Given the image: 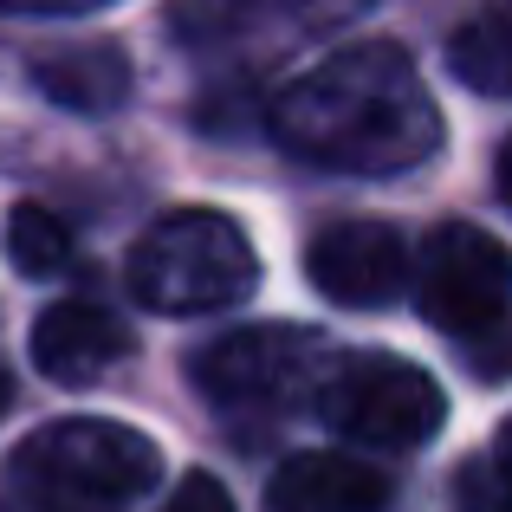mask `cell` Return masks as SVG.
<instances>
[{"instance_id": "obj_1", "label": "cell", "mask_w": 512, "mask_h": 512, "mask_svg": "<svg viewBox=\"0 0 512 512\" xmlns=\"http://www.w3.org/2000/svg\"><path fill=\"white\" fill-rule=\"evenodd\" d=\"M286 156L331 175H402L441 150V111L402 46L363 39L299 72L266 111Z\"/></svg>"}, {"instance_id": "obj_2", "label": "cell", "mask_w": 512, "mask_h": 512, "mask_svg": "<svg viewBox=\"0 0 512 512\" xmlns=\"http://www.w3.org/2000/svg\"><path fill=\"white\" fill-rule=\"evenodd\" d=\"M156 441L124 422H52L0 474V512H130L156 487Z\"/></svg>"}, {"instance_id": "obj_3", "label": "cell", "mask_w": 512, "mask_h": 512, "mask_svg": "<svg viewBox=\"0 0 512 512\" xmlns=\"http://www.w3.org/2000/svg\"><path fill=\"white\" fill-rule=\"evenodd\" d=\"M260 286V253L240 234V221L214 208L163 214L130 253V292L163 318L227 312Z\"/></svg>"}, {"instance_id": "obj_4", "label": "cell", "mask_w": 512, "mask_h": 512, "mask_svg": "<svg viewBox=\"0 0 512 512\" xmlns=\"http://www.w3.org/2000/svg\"><path fill=\"white\" fill-rule=\"evenodd\" d=\"M318 415L357 448L402 454V448L435 441L448 402H441V383L428 370H415V363L389 357V350H350L318 383Z\"/></svg>"}, {"instance_id": "obj_5", "label": "cell", "mask_w": 512, "mask_h": 512, "mask_svg": "<svg viewBox=\"0 0 512 512\" xmlns=\"http://www.w3.org/2000/svg\"><path fill=\"white\" fill-rule=\"evenodd\" d=\"M338 363L318 331L299 325H253L227 331L195 357V383L214 409H247V415H292L299 402H318V383Z\"/></svg>"}, {"instance_id": "obj_6", "label": "cell", "mask_w": 512, "mask_h": 512, "mask_svg": "<svg viewBox=\"0 0 512 512\" xmlns=\"http://www.w3.org/2000/svg\"><path fill=\"white\" fill-rule=\"evenodd\" d=\"M409 279L422 318L454 338H474L512 312V253L474 221H441L422 253H409Z\"/></svg>"}, {"instance_id": "obj_7", "label": "cell", "mask_w": 512, "mask_h": 512, "mask_svg": "<svg viewBox=\"0 0 512 512\" xmlns=\"http://www.w3.org/2000/svg\"><path fill=\"white\" fill-rule=\"evenodd\" d=\"M305 279L331 305H389L409 286V247L383 221H338L312 234L305 247Z\"/></svg>"}, {"instance_id": "obj_8", "label": "cell", "mask_w": 512, "mask_h": 512, "mask_svg": "<svg viewBox=\"0 0 512 512\" xmlns=\"http://www.w3.org/2000/svg\"><path fill=\"white\" fill-rule=\"evenodd\" d=\"M130 357V325L104 299H59L33 325V363L65 389H85Z\"/></svg>"}, {"instance_id": "obj_9", "label": "cell", "mask_w": 512, "mask_h": 512, "mask_svg": "<svg viewBox=\"0 0 512 512\" xmlns=\"http://www.w3.org/2000/svg\"><path fill=\"white\" fill-rule=\"evenodd\" d=\"M266 506L273 512H383L389 480L370 461H350V454H299L273 474Z\"/></svg>"}, {"instance_id": "obj_10", "label": "cell", "mask_w": 512, "mask_h": 512, "mask_svg": "<svg viewBox=\"0 0 512 512\" xmlns=\"http://www.w3.org/2000/svg\"><path fill=\"white\" fill-rule=\"evenodd\" d=\"M26 72L59 111H78V117H104L130 98V65L117 46H59V52H39Z\"/></svg>"}, {"instance_id": "obj_11", "label": "cell", "mask_w": 512, "mask_h": 512, "mask_svg": "<svg viewBox=\"0 0 512 512\" xmlns=\"http://www.w3.org/2000/svg\"><path fill=\"white\" fill-rule=\"evenodd\" d=\"M448 72L467 91H487V98H512V0H493L474 20L454 26L448 39Z\"/></svg>"}, {"instance_id": "obj_12", "label": "cell", "mask_w": 512, "mask_h": 512, "mask_svg": "<svg viewBox=\"0 0 512 512\" xmlns=\"http://www.w3.org/2000/svg\"><path fill=\"white\" fill-rule=\"evenodd\" d=\"M7 260L20 266L26 279L65 273V260H72V234H65V221H59L52 208H39V201H20V208L7 214Z\"/></svg>"}, {"instance_id": "obj_13", "label": "cell", "mask_w": 512, "mask_h": 512, "mask_svg": "<svg viewBox=\"0 0 512 512\" xmlns=\"http://www.w3.org/2000/svg\"><path fill=\"white\" fill-rule=\"evenodd\" d=\"M163 512H234V500H227V487H221L214 474H188L182 487L169 493Z\"/></svg>"}, {"instance_id": "obj_14", "label": "cell", "mask_w": 512, "mask_h": 512, "mask_svg": "<svg viewBox=\"0 0 512 512\" xmlns=\"http://www.w3.org/2000/svg\"><path fill=\"white\" fill-rule=\"evenodd\" d=\"M474 370L480 376H512V312L500 318V325L474 331Z\"/></svg>"}, {"instance_id": "obj_15", "label": "cell", "mask_w": 512, "mask_h": 512, "mask_svg": "<svg viewBox=\"0 0 512 512\" xmlns=\"http://www.w3.org/2000/svg\"><path fill=\"white\" fill-rule=\"evenodd\" d=\"M461 500H467V512H512V487L500 474H487V467H467Z\"/></svg>"}, {"instance_id": "obj_16", "label": "cell", "mask_w": 512, "mask_h": 512, "mask_svg": "<svg viewBox=\"0 0 512 512\" xmlns=\"http://www.w3.org/2000/svg\"><path fill=\"white\" fill-rule=\"evenodd\" d=\"M98 7H111V0H0V13H33V20H78Z\"/></svg>"}, {"instance_id": "obj_17", "label": "cell", "mask_w": 512, "mask_h": 512, "mask_svg": "<svg viewBox=\"0 0 512 512\" xmlns=\"http://www.w3.org/2000/svg\"><path fill=\"white\" fill-rule=\"evenodd\" d=\"M493 474H500L506 487H512V422L500 428V441H493Z\"/></svg>"}, {"instance_id": "obj_18", "label": "cell", "mask_w": 512, "mask_h": 512, "mask_svg": "<svg viewBox=\"0 0 512 512\" xmlns=\"http://www.w3.org/2000/svg\"><path fill=\"white\" fill-rule=\"evenodd\" d=\"M500 188H506V201H512V143L500 150Z\"/></svg>"}, {"instance_id": "obj_19", "label": "cell", "mask_w": 512, "mask_h": 512, "mask_svg": "<svg viewBox=\"0 0 512 512\" xmlns=\"http://www.w3.org/2000/svg\"><path fill=\"white\" fill-rule=\"evenodd\" d=\"M7 402H13V376L0 370V415H7Z\"/></svg>"}]
</instances>
